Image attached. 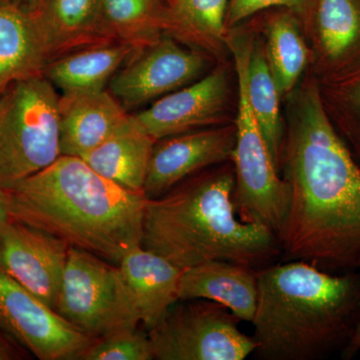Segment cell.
<instances>
[{
	"mask_svg": "<svg viewBox=\"0 0 360 360\" xmlns=\"http://www.w3.org/2000/svg\"><path fill=\"white\" fill-rule=\"evenodd\" d=\"M290 96L281 160L290 205L277 234L281 255L326 271L357 269L360 165L328 117L314 75Z\"/></svg>",
	"mask_w": 360,
	"mask_h": 360,
	"instance_id": "cell-1",
	"label": "cell"
},
{
	"mask_svg": "<svg viewBox=\"0 0 360 360\" xmlns=\"http://www.w3.org/2000/svg\"><path fill=\"white\" fill-rule=\"evenodd\" d=\"M13 219L120 264L141 245L148 198L105 179L77 156H59L9 189Z\"/></svg>",
	"mask_w": 360,
	"mask_h": 360,
	"instance_id": "cell-2",
	"label": "cell"
},
{
	"mask_svg": "<svg viewBox=\"0 0 360 360\" xmlns=\"http://www.w3.org/2000/svg\"><path fill=\"white\" fill-rule=\"evenodd\" d=\"M229 162L148 198L141 245L182 269L212 260L259 269L281 255L274 232L243 222L236 214L233 165Z\"/></svg>",
	"mask_w": 360,
	"mask_h": 360,
	"instance_id": "cell-3",
	"label": "cell"
},
{
	"mask_svg": "<svg viewBox=\"0 0 360 360\" xmlns=\"http://www.w3.org/2000/svg\"><path fill=\"white\" fill-rule=\"evenodd\" d=\"M251 323L264 360H315L347 347L359 314V276L331 274L300 260L257 269Z\"/></svg>",
	"mask_w": 360,
	"mask_h": 360,
	"instance_id": "cell-4",
	"label": "cell"
},
{
	"mask_svg": "<svg viewBox=\"0 0 360 360\" xmlns=\"http://www.w3.org/2000/svg\"><path fill=\"white\" fill-rule=\"evenodd\" d=\"M252 40L248 34L226 39L238 82L236 141L231 160L234 170L232 201L239 219L266 227L277 236L288 214L290 191L279 176L248 101L246 68Z\"/></svg>",
	"mask_w": 360,
	"mask_h": 360,
	"instance_id": "cell-5",
	"label": "cell"
},
{
	"mask_svg": "<svg viewBox=\"0 0 360 360\" xmlns=\"http://www.w3.org/2000/svg\"><path fill=\"white\" fill-rule=\"evenodd\" d=\"M59 97L42 75L0 94V186L11 189L61 156Z\"/></svg>",
	"mask_w": 360,
	"mask_h": 360,
	"instance_id": "cell-6",
	"label": "cell"
},
{
	"mask_svg": "<svg viewBox=\"0 0 360 360\" xmlns=\"http://www.w3.org/2000/svg\"><path fill=\"white\" fill-rule=\"evenodd\" d=\"M56 310L96 340L141 323L118 265L73 246L68 250Z\"/></svg>",
	"mask_w": 360,
	"mask_h": 360,
	"instance_id": "cell-7",
	"label": "cell"
},
{
	"mask_svg": "<svg viewBox=\"0 0 360 360\" xmlns=\"http://www.w3.org/2000/svg\"><path fill=\"white\" fill-rule=\"evenodd\" d=\"M226 307L205 300H184L148 333L153 359L243 360L257 345L241 333Z\"/></svg>",
	"mask_w": 360,
	"mask_h": 360,
	"instance_id": "cell-8",
	"label": "cell"
},
{
	"mask_svg": "<svg viewBox=\"0 0 360 360\" xmlns=\"http://www.w3.org/2000/svg\"><path fill=\"white\" fill-rule=\"evenodd\" d=\"M0 329L40 360H82L96 338L0 269Z\"/></svg>",
	"mask_w": 360,
	"mask_h": 360,
	"instance_id": "cell-9",
	"label": "cell"
},
{
	"mask_svg": "<svg viewBox=\"0 0 360 360\" xmlns=\"http://www.w3.org/2000/svg\"><path fill=\"white\" fill-rule=\"evenodd\" d=\"M207 56L167 34L136 49L110 82V94L125 110L139 108L195 82Z\"/></svg>",
	"mask_w": 360,
	"mask_h": 360,
	"instance_id": "cell-10",
	"label": "cell"
},
{
	"mask_svg": "<svg viewBox=\"0 0 360 360\" xmlns=\"http://www.w3.org/2000/svg\"><path fill=\"white\" fill-rule=\"evenodd\" d=\"M70 245L13 219L0 231V269L56 309Z\"/></svg>",
	"mask_w": 360,
	"mask_h": 360,
	"instance_id": "cell-11",
	"label": "cell"
},
{
	"mask_svg": "<svg viewBox=\"0 0 360 360\" xmlns=\"http://www.w3.org/2000/svg\"><path fill=\"white\" fill-rule=\"evenodd\" d=\"M236 124L193 130L155 142L143 193L156 198L203 170L231 160Z\"/></svg>",
	"mask_w": 360,
	"mask_h": 360,
	"instance_id": "cell-12",
	"label": "cell"
},
{
	"mask_svg": "<svg viewBox=\"0 0 360 360\" xmlns=\"http://www.w3.org/2000/svg\"><path fill=\"white\" fill-rule=\"evenodd\" d=\"M229 77L224 66L161 97L134 115L156 141L219 124L229 103Z\"/></svg>",
	"mask_w": 360,
	"mask_h": 360,
	"instance_id": "cell-13",
	"label": "cell"
},
{
	"mask_svg": "<svg viewBox=\"0 0 360 360\" xmlns=\"http://www.w3.org/2000/svg\"><path fill=\"white\" fill-rule=\"evenodd\" d=\"M305 30L317 80L359 68L360 0H312Z\"/></svg>",
	"mask_w": 360,
	"mask_h": 360,
	"instance_id": "cell-14",
	"label": "cell"
},
{
	"mask_svg": "<svg viewBox=\"0 0 360 360\" xmlns=\"http://www.w3.org/2000/svg\"><path fill=\"white\" fill-rule=\"evenodd\" d=\"M117 265L134 300L141 323L149 331L179 302L184 269L142 245L127 251Z\"/></svg>",
	"mask_w": 360,
	"mask_h": 360,
	"instance_id": "cell-15",
	"label": "cell"
},
{
	"mask_svg": "<svg viewBox=\"0 0 360 360\" xmlns=\"http://www.w3.org/2000/svg\"><path fill=\"white\" fill-rule=\"evenodd\" d=\"M61 155L82 158L103 143L129 116L110 91L59 97Z\"/></svg>",
	"mask_w": 360,
	"mask_h": 360,
	"instance_id": "cell-16",
	"label": "cell"
},
{
	"mask_svg": "<svg viewBox=\"0 0 360 360\" xmlns=\"http://www.w3.org/2000/svg\"><path fill=\"white\" fill-rule=\"evenodd\" d=\"M30 15L46 63L90 45L112 41L104 32L98 0H46Z\"/></svg>",
	"mask_w": 360,
	"mask_h": 360,
	"instance_id": "cell-17",
	"label": "cell"
},
{
	"mask_svg": "<svg viewBox=\"0 0 360 360\" xmlns=\"http://www.w3.org/2000/svg\"><path fill=\"white\" fill-rule=\"evenodd\" d=\"M205 300L226 307L239 321H252L257 310V269L212 260L184 270L179 302Z\"/></svg>",
	"mask_w": 360,
	"mask_h": 360,
	"instance_id": "cell-18",
	"label": "cell"
},
{
	"mask_svg": "<svg viewBox=\"0 0 360 360\" xmlns=\"http://www.w3.org/2000/svg\"><path fill=\"white\" fill-rule=\"evenodd\" d=\"M155 142L136 116L129 115L108 139L82 160L118 186L143 193Z\"/></svg>",
	"mask_w": 360,
	"mask_h": 360,
	"instance_id": "cell-19",
	"label": "cell"
},
{
	"mask_svg": "<svg viewBox=\"0 0 360 360\" xmlns=\"http://www.w3.org/2000/svg\"><path fill=\"white\" fill-rule=\"evenodd\" d=\"M136 49L118 41L90 45L49 61L42 75L63 94L101 91Z\"/></svg>",
	"mask_w": 360,
	"mask_h": 360,
	"instance_id": "cell-20",
	"label": "cell"
},
{
	"mask_svg": "<svg viewBox=\"0 0 360 360\" xmlns=\"http://www.w3.org/2000/svg\"><path fill=\"white\" fill-rule=\"evenodd\" d=\"M265 18V56L281 98L288 96L307 70L311 51L303 37L302 20L292 11L274 8Z\"/></svg>",
	"mask_w": 360,
	"mask_h": 360,
	"instance_id": "cell-21",
	"label": "cell"
},
{
	"mask_svg": "<svg viewBox=\"0 0 360 360\" xmlns=\"http://www.w3.org/2000/svg\"><path fill=\"white\" fill-rule=\"evenodd\" d=\"M46 65L32 15L11 2L0 4V91L42 75Z\"/></svg>",
	"mask_w": 360,
	"mask_h": 360,
	"instance_id": "cell-22",
	"label": "cell"
},
{
	"mask_svg": "<svg viewBox=\"0 0 360 360\" xmlns=\"http://www.w3.org/2000/svg\"><path fill=\"white\" fill-rule=\"evenodd\" d=\"M246 89L255 120L269 149L270 155L281 172L284 127L281 115V96L267 63L264 44L252 40L246 68Z\"/></svg>",
	"mask_w": 360,
	"mask_h": 360,
	"instance_id": "cell-23",
	"label": "cell"
},
{
	"mask_svg": "<svg viewBox=\"0 0 360 360\" xmlns=\"http://www.w3.org/2000/svg\"><path fill=\"white\" fill-rule=\"evenodd\" d=\"M104 32L112 41L141 49L167 30L168 7L163 0H98Z\"/></svg>",
	"mask_w": 360,
	"mask_h": 360,
	"instance_id": "cell-24",
	"label": "cell"
},
{
	"mask_svg": "<svg viewBox=\"0 0 360 360\" xmlns=\"http://www.w3.org/2000/svg\"><path fill=\"white\" fill-rule=\"evenodd\" d=\"M231 0H170L165 34L205 51H217L226 39Z\"/></svg>",
	"mask_w": 360,
	"mask_h": 360,
	"instance_id": "cell-25",
	"label": "cell"
},
{
	"mask_svg": "<svg viewBox=\"0 0 360 360\" xmlns=\"http://www.w3.org/2000/svg\"><path fill=\"white\" fill-rule=\"evenodd\" d=\"M319 85L328 117L360 165V66Z\"/></svg>",
	"mask_w": 360,
	"mask_h": 360,
	"instance_id": "cell-26",
	"label": "cell"
},
{
	"mask_svg": "<svg viewBox=\"0 0 360 360\" xmlns=\"http://www.w3.org/2000/svg\"><path fill=\"white\" fill-rule=\"evenodd\" d=\"M148 333L137 328L117 331L94 341L82 360H153Z\"/></svg>",
	"mask_w": 360,
	"mask_h": 360,
	"instance_id": "cell-27",
	"label": "cell"
},
{
	"mask_svg": "<svg viewBox=\"0 0 360 360\" xmlns=\"http://www.w3.org/2000/svg\"><path fill=\"white\" fill-rule=\"evenodd\" d=\"M312 0H231L226 16L227 30L243 22L255 14L269 9L285 8L292 11L307 27Z\"/></svg>",
	"mask_w": 360,
	"mask_h": 360,
	"instance_id": "cell-28",
	"label": "cell"
},
{
	"mask_svg": "<svg viewBox=\"0 0 360 360\" xmlns=\"http://www.w3.org/2000/svg\"><path fill=\"white\" fill-rule=\"evenodd\" d=\"M27 354V352L0 329V360L23 359Z\"/></svg>",
	"mask_w": 360,
	"mask_h": 360,
	"instance_id": "cell-29",
	"label": "cell"
},
{
	"mask_svg": "<svg viewBox=\"0 0 360 360\" xmlns=\"http://www.w3.org/2000/svg\"><path fill=\"white\" fill-rule=\"evenodd\" d=\"M13 220L11 191L0 186V231Z\"/></svg>",
	"mask_w": 360,
	"mask_h": 360,
	"instance_id": "cell-30",
	"label": "cell"
},
{
	"mask_svg": "<svg viewBox=\"0 0 360 360\" xmlns=\"http://www.w3.org/2000/svg\"><path fill=\"white\" fill-rule=\"evenodd\" d=\"M46 0H15L11 2L14 6L20 7L23 11L27 13H33L39 8Z\"/></svg>",
	"mask_w": 360,
	"mask_h": 360,
	"instance_id": "cell-31",
	"label": "cell"
},
{
	"mask_svg": "<svg viewBox=\"0 0 360 360\" xmlns=\"http://www.w3.org/2000/svg\"><path fill=\"white\" fill-rule=\"evenodd\" d=\"M360 349V333H355L348 343L347 347H345V355L347 356H352L355 352H359Z\"/></svg>",
	"mask_w": 360,
	"mask_h": 360,
	"instance_id": "cell-32",
	"label": "cell"
},
{
	"mask_svg": "<svg viewBox=\"0 0 360 360\" xmlns=\"http://www.w3.org/2000/svg\"><path fill=\"white\" fill-rule=\"evenodd\" d=\"M357 269H359V288H360V262H359V266H357ZM360 333V298H359V319H357V324H356V328H355V331H354V335H355V333Z\"/></svg>",
	"mask_w": 360,
	"mask_h": 360,
	"instance_id": "cell-33",
	"label": "cell"
},
{
	"mask_svg": "<svg viewBox=\"0 0 360 360\" xmlns=\"http://www.w3.org/2000/svg\"><path fill=\"white\" fill-rule=\"evenodd\" d=\"M6 0H0V4H6Z\"/></svg>",
	"mask_w": 360,
	"mask_h": 360,
	"instance_id": "cell-34",
	"label": "cell"
},
{
	"mask_svg": "<svg viewBox=\"0 0 360 360\" xmlns=\"http://www.w3.org/2000/svg\"><path fill=\"white\" fill-rule=\"evenodd\" d=\"M163 1L167 2V4H168V2L170 1V0H163Z\"/></svg>",
	"mask_w": 360,
	"mask_h": 360,
	"instance_id": "cell-35",
	"label": "cell"
},
{
	"mask_svg": "<svg viewBox=\"0 0 360 360\" xmlns=\"http://www.w3.org/2000/svg\"><path fill=\"white\" fill-rule=\"evenodd\" d=\"M2 91H4V90H2ZM2 91H0V94H1Z\"/></svg>",
	"mask_w": 360,
	"mask_h": 360,
	"instance_id": "cell-36",
	"label": "cell"
}]
</instances>
